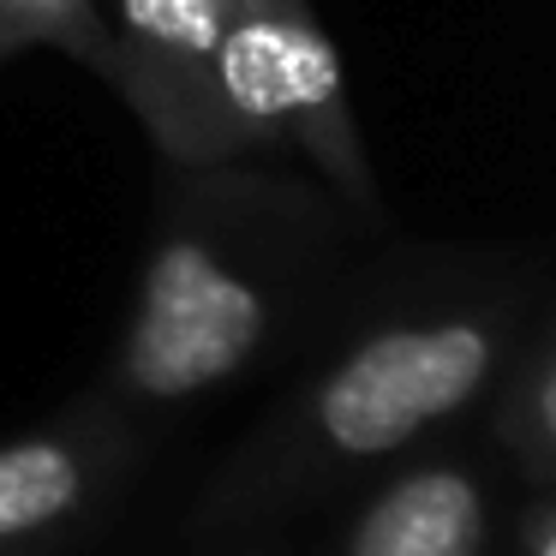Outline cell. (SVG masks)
Segmentation results:
<instances>
[{
    "label": "cell",
    "instance_id": "2",
    "mask_svg": "<svg viewBox=\"0 0 556 556\" xmlns=\"http://www.w3.org/2000/svg\"><path fill=\"white\" fill-rule=\"evenodd\" d=\"M245 210L252 204L186 210L138 269L126 336L90 395L144 431L156 413L245 383L305 305L312 245L269 222H245Z\"/></svg>",
    "mask_w": 556,
    "mask_h": 556
},
{
    "label": "cell",
    "instance_id": "3",
    "mask_svg": "<svg viewBox=\"0 0 556 556\" xmlns=\"http://www.w3.org/2000/svg\"><path fill=\"white\" fill-rule=\"evenodd\" d=\"M216 109L233 150L300 144L353 204H371L336 49L300 0H233L216 49Z\"/></svg>",
    "mask_w": 556,
    "mask_h": 556
},
{
    "label": "cell",
    "instance_id": "9",
    "mask_svg": "<svg viewBox=\"0 0 556 556\" xmlns=\"http://www.w3.org/2000/svg\"><path fill=\"white\" fill-rule=\"evenodd\" d=\"M515 556H556V484H532L515 508Z\"/></svg>",
    "mask_w": 556,
    "mask_h": 556
},
{
    "label": "cell",
    "instance_id": "8",
    "mask_svg": "<svg viewBox=\"0 0 556 556\" xmlns=\"http://www.w3.org/2000/svg\"><path fill=\"white\" fill-rule=\"evenodd\" d=\"M18 42H61L109 73V25L97 0H0V49Z\"/></svg>",
    "mask_w": 556,
    "mask_h": 556
},
{
    "label": "cell",
    "instance_id": "1",
    "mask_svg": "<svg viewBox=\"0 0 556 556\" xmlns=\"http://www.w3.org/2000/svg\"><path fill=\"white\" fill-rule=\"evenodd\" d=\"M515 348L520 312L496 288L389 305L353 324L222 455L186 508V551L288 539L293 520L348 484L443 443L448 425L496 395Z\"/></svg>",
    "mask_w": 556,
    "mask_h": 556
},
{
    "label": "cell",
    "instance_id": "10",
    "mask_svg": "<svg viewBox=\"0 0 556 556\" xmlns=\"http://www.w3.org/2000/svg\"><path fill=\"white\" fill-rule=\"evenodd\" d=\"M186 556H288V539H240V544H210V551Z\"/></svg>",
    "mask_w": 556,
    "mask_h": 556
},
{
    "label": "cell",
    "instance_id": "7",
    "mask_svg": "<svg viewBox=\"0 0 556 556\" xmlns=\"http://www.w3.org/2000/svg\"><path fill=\"white\" fill-rule=\"evenodd\" d=\"M491 437L508 467L532 484H556V329H544L532 348H515L491 395Z\"/></svg>",
    "mask_w": 556,
    "mask_h": 556
},
{
    "label": "cell",
    "instance_id": "6",
    "mask_svg": "<svg viewBox=\"0 0 556 556\" xmlns=\"http://www.w3.org/2000/svg\"><path fill=\"white\" fill-rule=\"evenodd\" d=\"M496 472L460 443H431L371 472L324 556H491Z\"/></svg>",
    "mask_w": 556,
    "mask_h": 556
},
{
    "label": "cell",
    "instance_id": "4",
    "mask_svg": "<svg viewBox=\"0 0 556 556\" xmlns=\"http://www.w3.org/2000/svg\"><path fill=\"white\" fill-rule=\"evenodd\" d=\"M150 431L78 395L61 419L0 443V556H73L126 503Z\"/></svg>",
    "mask_w": 556,
    "mask_h": 556
},
{
    "label": "cell",
    "instance_id": "5",
    "mask_svg": "<svg viewBox=\"0 0 556 556\" xmlns=\"http://www.w3.org/2000/svg\"><path fill=\"white\" fill-rule=\"evenodd\" d=\"M233 0H109V78L180 162L233 156L216 109V49Z\"/></svg>",
    "mask_w": 556,
    "mask_h": 556
}]
</instances>
